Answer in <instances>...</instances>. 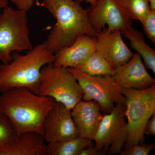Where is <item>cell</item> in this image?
<instances>
[{"instance_id":"obj_16","label":"cell","mask_w":155,"mask_h":155,"mask_svg":"<svg viewBox=\"0 0 155 155\" xmlns=\"http://www.w3.org/2000/svg\"><path fill=\"white\" fill-rule=\"evenodd\" d=\"M122 35L130 41L131 47L142 57L146 67L155 73V51L145 41L142 33L130 26L121 31Z\"/></svg>"},{"instance_id":"obj_25","label":"cell","mask_w":155,"mask_h":155,"mask_svg":"<svg viewBox=\"0 0 155 155\" xmlns=\"http://www.w3.org/2000/svg\"><path fill=\"white\" fill-rule=\"evenodd\" d=\"M78 155H104L102 153L97 150L93 144L84 148L81 151Z\"/></svg>"},{"instance_id":"obj_7","label":"cell","mask_w":155,"mask_h":155,"mask_svg":"<svg viewBox=\"0 0 155 155\" xmlns=\"http://www.w3.org/2000/svg\"><path fill=\"white\" fill-rule=\"evenodd\" d=\"M79 84L84 101H94L103 114L110 113L116 104H125V97L111 75H91L76 68H67Z\"/></svg>"},{"instance_id":"obj_10","label":"cell","mask_w":155,"mask_h":155,"mask_svg":"<svg viewBox=\"0 0 155 155\" xmlns=\"http://www.w3.org/2000/svg\"><path fill=\"white\" fill-rule=\"evenodd\" d=\"M43 126V137L48 143L78 136L71 110L61 103H56L46 116Z\"/></svg>"},{"instance_id":"obj_9","label":"cell","mask_w":155,"mask_h":155,"mask_svg":"<svg viewBox=\"0 0 155 155\" xmlns=\"http://www.w3.org/2000/svg\"><path fill=\"white\" fill-rule=\"evenodd\" d=\"M88 16L96 32L106 27L122 31L132 26L123 0H97L89 8Z\"/></svg>"},{"instance_id":"obj_1","label":"cell","mask_w":155,"mask_h":155,"mask_svg":"<svg viewBox=\"0 0 155 155\" xmlns=\"http://www.w3.org/2000/svg\"><path fill=\"white\" fill-rule=\"evenodd\" d=\"M56 19L55 24L44 43L54 54L72 44L78 37H96V31L88 16L89 8H83L74 0H35Z\"/></svg>"},{"instance_id":"obj_2","label":"cell","mask_w":155,"mask_h":155,"mask_svg":"<svg viewBox=\"0 0 155 155\" xmlns=\"http://www.w3.org/2000/svg\"><path fill=\"white\" fill-rule=\"evenodd\" d=\"M56 103L25 87H14L0 96V112L10 119L17 136L30 131L42 135L45 118Z\"/></svg>"},{"instance_id":"obj_28","label":"cell","mask_w":155,"mask_h":155,"mask_svg":"<svg viewBox=\"0 0 155 155\" xmlns=\"http://www.w3.org/2000/svg\"><path fill=\"white\" fill-rule=\"evenodd\" d=\"M88 2L91 5V6H94L96 4L97 0H83Z\"/></svg>"},{"instance_id":"obj_14","label":"cell","mask_w":155,"mask_h":155,"mask_svg":"<svg viewBox=\"0 0 155 155\" xmlns=\"http://www.w3.org/2000/svg\"><path fill=\"white\" fill-rule=\"evenodd\" d=\"M96 37L87 35L78 37L69 46L61 49L55 54L53 65L64 68H76L96 50Z\"/></svg>"},{"instance_id":"obj_27","label":"cell","mask_w":155,"mask_h":155,"mask_svg":"<svg viewBox=\"0 0 155 155\" xmlns=\"http://www.w3.org/2000/svg\"><path fill=\"white\" fill-rule=\"evenodd\" d=\"M149 3L150 8L153 10H155V0H148Z\"/></svg>"},{"instance_id":"obj_15","label":"cell","mask_w":155,"mask_h":155,"mask_svg":"<svg viewBox=\"0 0 155 155\" xmlns=\"http://www.w3.org/2000/svg\"><path fill=\"white\" fill-rule=\"evenodd\" d=\"M41 134L26 132L0 147V155H47V144Z\"/></svg>"},{"instance_id":"obj_18","label":"cell","mask_w":155,"mask_h":155,"mask_svg":"<svg viewBox=\"0 0 155 155\" xmlns=\"http://www.w3.org/2000/svg\"><path fill=\"white\" fill-rule=\"evenodd\" d=\"M75 68L91 75L113 76L114 72V69L96 50Z\"/></svg>"},{"instance_id":"obj_8","label":"cell","mask_w":155,"mask_h":155,"mask_svg":"<svg viewBox=\"0 0 155 155\" xmlns=\"http://www.w3.org/2000/svg\"><path fill=\"white\" fill-rule=\"evenodd\" d=\"M125 112V104H118L103 116L93 140L95 148L103 154H117L122 150L128 134Z\"/></svg>"},{"instance_id":"obj_13","label":"cell","mask_w":155,"mask_h":155,"mask_svg":"<svg viewBox=\"0 0 155 155\" xmlns=\"http://www.w3.org/2000/svg\"><path fill=\"white\" fill-rule=\"evenodd\" d=\"M71 115L78 136L93 140L104 116L98 104L94 101L81 100L71 110Z\"/></svg>"},{"instance_id":"obj_26","label":"cell","mask_w":155,"mask_h":155,"mask_svg":"<svg viewBox=\"0 0 155 155\" xmlns=\"http://www.w3.org/2000/svg\"><path fill=\"white\" fill-rule=\"evenodd\" d=\"M8 0H0V10L8 6Z\"/></svg>"},{"instance_id":"obj_11","label":"cell","mask_w":155,"mask_h":155,"mask_svg":"<svg viewBox=\"0 0 155 155\" xmlns=\"http://www.w3.org/2000/svg\"><path fill=\"white\" fill-rule=\"evenodd\" d=\"M96 37L97 51L114 69L126 64L134 54L122 39L120 30H111L106 27L97 32Z\"/></svg>"},{"instance_id":"obj_20","label":"cell","mask_w":155,"mask_h":155,"mask_svg":"<svg viewBox=\"0 0 155 155\" xmlns=\"http://www.w3.org/2000/svg\"><path fill=\"white\" fill-rule=\"evenodd\" d=\"M17 136V132L10 119L0 112V147L9 144Z\"/></svg>"},{"instance_id":"obj_23","label":"cell","mask_w":155,"mask_h":155,"mask_svg":"<svg viewBox=\"0 0 155 155\" xmlns=\"http://www.w3.org/2000/svg\"><path fill=\"white\" fill-rule=\"evenodd\" d=\"M18 9L28 11L32 8L34 0H10Z\"/></svg>"},{"instance_id":"obj_6","label":"cell","mask_w":155,"mask_h":155,"mask_svg":"<svg viewBox=\"0 0 155 155\" xmlns=\"http://www.w3.org/2000/svg\"><path fill=\"white\" fill-rule=\"evenodd\" d=\"M83 94L79 84L67 68L56 67L53 63L42 68L39 95L52 98L71 110L81 100Z\"/></svg>"},{"instance_id":"obj_17","label":"cell","mask_w":155,"mask_h":155,"mask_svg":"<svg viewBox=\"0 0 155 155\" xmlns=\"http://www.w3.org/2000/svg\"><path fill=\"white\" fill-rule=\"evenodd\" d=\"M93 144L92 140L79 136L48 143L47 155H78L81 150Z\"/></svg>"},{"instance_id":"obj_3","label":"cell","mask_w":155,"mask_h":155,"mask_svg":"<svg viewBox=\"0 0 155 155\" xmlns=\"http://www.w3.org/2000/svg\"><path fill=\"white\" fill-rule=\"evenodd\" d=\"M12 60L0 65V91L14 87H25L38 95L42 68L53 63L55 54L45 44L37 45L24 55L12 53Z\"/></svg>"},{"instance_id":"obj_19","label":"cell","mask_w":155,"mask_h":155,"mask_svg":"<svg viewBox=\"0 0 155 155\" xmlns=\"http://www.w3.org/2000/svg\"><path fill=\"white\" fill-rule=\"evenodd\" d=\"M130 19L140 21L150 11L148 0H123Z\"/></svg>"},{"instance_id":"obj_5","label":"cell","mask_w":155,"mask_h":155,"mask_svg":"<svg viewBox=\"0 0 155 155\" xmlns=\"http://www.w3.org/2000/svg\"><path fill=\"white\" fill-rule=\"evenodd\" d=\"M27 11L7 6L0 14V61L8 64L12 53L33 48L29 38Z\"/></svg>"},{"instance_id":"obj_12","label":"cell","mask_w":155,"mask_h":155,"mask_svg":"<svg viewBox=\"0 0 155 155\" xmlns=\"http://www.w3.org/2000/svg\"><path fill=\"white\" fill-rule=\"evenodd\" d=\"M113 77L121 88L143 90L155 84V78L149 74L137 53L126 64L114 69Z\"/></svg>"},{"instance_id":"obj_4","label":"cell","mask_w":155,"mask_h":155,"mask_svg":"<svg viewBox=\"0 0 155 155\" xmlns=\"http://www.w3.org/2000/svg\"><path fill=\"white\" fill-rule=\"evenodd\" d=\"M125 97V115L128 134L125 149L143 144L147 122L155 114V84L143 90L120 88Z\"/></svg>"},{"instance_id":"obj_24","label":"cell","mask_w":155,"mask_h":155,"mask_svg":"<svg viewBox=\"0 0 155 155\" xmlns=\"http://www.w3.org/2000/svg\"><path fill=\"white\" fill-rule=\"evenodd\" d=\"M144 134L152 135L155 134V114H153L147 122L144 130Z\"/></svg>"},{"instance_id":"obj_22","label":"cell","mask_w":155,"mask_h":155,"mask_svg":"<svg viewBox=\"0 0 155 155\" xmlns=\"http://www.w3.org/2000/svg\"><path fill=\"white\" fill-rule=\"evenodd\" d=\"M154 147V143L134 144L124 150L121 151L119 154L121 155H147Z\"/></svg>"},{"instance_id":"obj_21","label":"cell","mask_w":155,"mask_h":155,"mask_svg":"<svg viewBox=\"0 0 155 155\" xmlns=\"http://www.w3.org/2000/svg\"><path fill=\"white\" fill-rule=\"evenodd\" d=\"M148 38L155 43V10L151 9L140 21Z\"/></svg>"}]
</instances>
